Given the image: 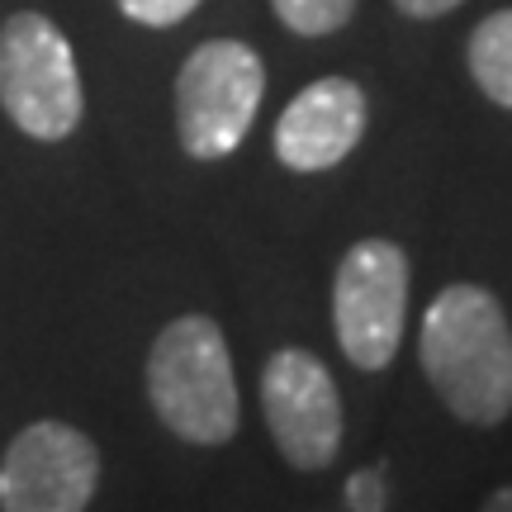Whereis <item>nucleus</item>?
Here are the masks:
<instances>
[{
  "label": "nucleus",
  "instance_id": "nucleus-7",
  "mask_svg": "<svg viewBox=\"0 0 512 512\" xmlns=\"http://www.w3.org/2000/svg\"><path fill=\"white\" fill-rule=\"evenodd\" d=\"M261 413L275 451L294 470H328L342 451V394L332 370L304 347H280L261 370Z\"/></svg>",
  "mask_w": 512,
  "mask_h": 512
},
{
  "label": "nucleus",
  "instance_id": "nucleus-11",
  "mask_svg": "<svg viewBox=\"0 0 512 512\" xmlns=\"http://www.w3.org/2000/svg\"><path fill=\"white\" fill-rule=\"evenodd\" d=\"M195 5L200 0H119V10L133 24H147V29H171V24L195 15Z\"/></svg>",
  "mask_w": 512,
  "mask_h": 512
},
{
  "label": "nucleus",
  "instance_id": "nucleus-13",
  "mask_svg": "<svg viewBox=\"0 0 512 512\" xmlns=\"http://www.w3.org/2000/svg\"><path fill=\"white\" fill-rule=\"evenodd\" d=\"M456 5H465V0H394V10L408 19H437V15H451Z\"/></svg>",
  "mask_w": 512,
  "mask_h": 512
},
{
  "label": "nucleus",
  "instance_id": "nucleus-14",
  "mask_svg": "<svg viewBox=\"0 0 512 512\" xmlns=\"http://www.w3.org/2000/svg\"><path fill=\"white\" fill-rule=\"evenodd\" d=\"M479 512H512V484H503V489H494V494H489V503H484V508Z\"/></svg>",
  "mask_w": 512,
  "mask_h": 512
},
{
  "label": "nucleus",
  "instance_id": "nucleus-2",
  "mask_svg": "<svg viewBox=\"0 0 512 512\" xmlns=\"http://www.w3.org/2000/svg\"><path fill=\"white\" fill-rule=\"evenodd\" d=\"M147 403L171 437L190 446H228L238 437L242 399L223 328L209 313L171 318L147 351Z\"/></svg>",
  "mask_w": 512,
  "mask_h": 512
},
{
  "label": "nucleus",
  "instance_id": "nucleus-9",
  "mask_svg": "<svg viewBox=\"0 0 512 512\" xmlns=\"http://www.w3.org/2000/svg\"><path fill=\"white\" fill-rule=\"evenodd\" d=\"M470 76L498 110H512V10H494L470 34Z\"/></svg>",
  "mask_w": 512,
  "mask_h": 512
},
{
  "label": "nucleus",
  "instance_id": "nucleus-6",
  "mask_svg": "<svg viewBox=\"0 0 512 512\" xmlns=\"http://www.w3.org/2000/svg\"><path fill=\"white\" fill-rule=\"evenodd\" d=\"M100 446L81 427L38 418L0 456V512H91Z\"/></svg>",
  "mask_w": 512,
  "mask_h": 512
},
{
  "label": "nucleus",
  "instance_id": "nucleus-10",
  "mask_svg": "<svg viewBox=\"0 0 512 512\" xmlns=\"http://www.w3.org/2000/svg\"><path fill=\"white\" fill-rule=\"evenodd\" d=\"M280 24L299 38H323V34H337L342 24L351 19L356 0H271Z\"/></svg>",
  "mask_w": 512,
  "mask_h": 512
},
{
  "label": "nucleus",
  "instance_id": "nucleus-1",
  "mask_svg": "<svg viewBox=\"0 0 512 512\" xmlns=\"http://www.w3.org/2000/svg\"><path fill=\"white\" fill-rule=\"evenodd\" d=\"M418 361L432 394L470 427H498L512 413V323L484 285H446L427 304Z\"/></svg>",
  "mask_w": 512,
  "mask_h": 512
},
{
  "label": "nucleus",
  "instance_id": "nucleus-8",
  "mask_svg": "<svg viewBox=\"0 0 512 512\" xmlns=\"http://www.w3.org/2000/svg\"><path fill=\"white\" fill-rule=\"evenodd\" d=\"M366 91L347 76H318L294 95L275 124V157L290 171H332L366 133Z\"/></svg>",
  "mask_w": 512,
  "mask_h": 512
},
{
  "label": "nucleus",
  "instance_id": "nucleus-5",
  "mask_svg": "<svg viewBox=\"0 0 512 512\" xmlns=\"http://www.w3.org/2000/svg\"><path fill=\"white\" fill-rule=\"evenodd\" d=\"M408 313V252L389 238H361L332 275V328L356 370H384L399 356Z\"/></svg>",
  "mask_w": 512,
  "mask_h": 512
},
{
  "label": "nucleus",
  "instance_id": "nucleus-4",
  "mask_svg": "<svg viewBox=\"0 0 512 512\" xmlns=\"http://www.w3.org/2000/svg\"><path fill=\"white\" fill-rule=\"evenodd\" d=\"M266 95V67L238 38L200 43L176 76V133L195 162L233 157Z\"/></svg>",
  "mask_w": 512,
  "mask_h": 512
},
{
  "label": "nucleus",
  "instance_id": "nucleus-3",
  "mask_svg": "<svg viewBox=\"0 0 512 512\" xmlns=\"http://www.w3.org/2000/svg\"><path fill=\"white\" fill-rule=\"evenodd\" d=\"M0 105L38 143L72 138L86 114L72 43L38 10H19L0 24Z\"/></svg>",
  "mask_w": 512,
  "mask_h": 512
},
{
  "label": "nucleus",
  "instance_id": "nucleus-12",
  "mask_svg": "<svg viewBox=\"0 0 512 512\" xmlns=\"http://www.w3.org/2000/svg\"><path fill=\"white\" fill-rule=\"evenodd\" d=\"M347 494H351V508H356V512H380L384 475H380V470H361V475L347 484Z\"/></svg>",
  "mask_w": 512,
  "mask_h": 512
}]
</instances>
